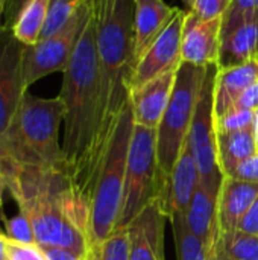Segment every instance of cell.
Returning <instances> with one entry per match:
<instances>
[{
	"label": "cell",
	"instance_id": "6da1fadb",
	"mask_svg": "<svg viewBox=\"0 0 258 260\" xmlns=\"http://www.w3.org/2000/svg\"><path fill=\"white\" fill-rule=\"evenodd\" d=\"M6 187L27 216L40 247L90 251V204L73 189L65 171L40 168L0 169Z\"/></svg>",
	"mask_w": 258,
	"mask_h": 260
},
{
	"label": "cell",
	"instance_id": "7a4b0ae2",
	"mask_svg": "<svg viewBox=\"0 0 258 260\" xmlns=\"http://www.w3.org/2000/svg\"><path fill=\"white\" fill-rule=\"evenodd\" d=\"M134 0H114L109 12L97 24L99 123L81 186V197L91 206V197L105 161L117 123L131 96Z\"/></svg>",
	"mask_w": 258,
	"mask_h": 260
},
{
	"label": "cell",
	"instance_id": "3957f363",
	"mask_svg": "<svg viewBox=\"0 0 258 260\" xmlns=\"http://www.w3.org/2000/svg\"><path fill=\"white\" fill-rule=\"evenodd\" d=\"M96 32L97 24L94 12H91L81 30L73 55L62 72L59 93L65 107L62 137L64 169L79 197L99 123L100 90Z\"/></svg>",
	"mask_w": 258,
	"mask_h": 260
},
{
	"label": "cell",
	"instance_id": "277c9868",
	"mask_svg": "<svg viewBox=\"0 0 258 260\" xmlns=\"http://www.w3.org/2000/svg\"><path fill=\"white\" fill-rule=\"evenodd\" d=\"M65 107L59 96L36 98L26 94L0 142V169H64L59 128Z\"/></svg>",
	"mask_w": 258,
	"mask_h": 260
},
{
	"label": "cell",
	"instance_id": "5b68a950",
	"mask_svg": "<svg viewBox=\"0 0 258 260\" xmlns=\"http://www.w3.org/2000/svg\"><path fill=\"white\" fill-rule=\"evenodd\" d=\"M134 129V117L131 104L125 107L111 145L108 148L105 161L102 165L90 206V251L99 247L116 229L123 186L129 142ZM88 251V253H90Z\"/></svg>",
	"mask_w": 258,
	"mask_h": 260
},
{
	"label": "cell",
	"instance_id": "8992f818",
	"mask_svg": "<svg viewBox=\"0 0 258 260\" xmlns=\"http://www.w3.org/2000/svg\"><path fill=\"white\" fill-rule=\"evenodd\" d=\"M207 70L208 67L184 61L176 70L169 105L157 128V161L163 180L170 177L189 137Z\"/></svg>",
	"mask_w": 258,
	"mask_h": 260
},
{
	"label": "cell",
	"instance_id": "52a82bcc",
	"mask_svg": "<svg viewBox=\"0 0 258 260\" xmlns=\"http://www.w3.org/2000/svg\"><path fill=\"white\" fill-rule=\"evenodd\" d=\"M163 181L157 161V129L134 123L116 229L128 227L144 207L158 198Z\"/></svg>",
	"mask_w": 258,
	"mask_h": 260
},
{
	"label": "cell",
	"instance_id": "ba28073f",
	"mask_svg": "<svg viewBox=\"0 0 258 260\" xmlns=\"http://www.w3.org/2000/svg\"><path fill=\"white\" fill-rule=\"evenodd\" d=\"M219 66H208L187 142L198 165L201 184L219 192L224 175L217 163V143L214 125V79Z\"/></svg>",
	"mask_w": 258,
	"mask_h": 260
},
{
	"label": "cell",
	"instance_id": "9c48e42d",
	"mask_svg": "<svg viewBox=\"0 0 258 260\" xmlns=\"http://www.w3.org/2000/svg\"><path fill=\"white\" fill-rule=\"evenodd\" d=\"M93 12L90 0L79 8L73 18L55 35L41 38L24 49V82L29 88L36 81L55 72H64L76 47L81 30Z\"/></svg>",
	"mask_w": 258,
	"mask_h": 260
},
{
	"label": "cell",
	"instance_id": "30bf717a",
	"mask_svg": "<svg viewBox=\"0 0 258 260\" xmlns=\"http://www.w3.org/2000/svg\"><path fill=\"white\" fill-rule=\"evenodd\" d=\"M24 49L26 46L14 37L11 26H0V142L27 94Z\"/></svg>",
	"mask_w": 258,
	"mask_h": 260
},
{
	"label": "cell",
	"instance_id": "8fae6325",
	"mask_svg": "<svg viewBox=\"0 0 258 260\" xmlns=\"http://www.w3.org/2000/svg\"><path fill=\"white\" fill-rule=\"evenodd\" d=\"M186 14L187 11L181 9L137 62L132 73L131 91L164 73L178 70L182 62L181 43Z\"/></svg>",
	"mask_w": 258,
	"mask_h": 260
},
{
	"label": "cell",
	"instance_id": "7c38bea8",
	"mask_svg": "<svg viewBox=\"0 0 258 260\" xmlns=\"http://www.w3.org/2000/svg\"><path fill=\"white\" fill-rule=\"evenodd\" d=\"M222 17L201 18L187 11L182 27V61L195 66H216L220 53Z\"/></svg>",
	"mask_w": 258,
	"mask_h": 260
},
{
	"label": "cell",
	"instance_id": "4fadbf2b",
	"mask_svg": "<svg viewBox=\"0 0 258 260\" xmlns=\"http://www.w3.org/2000/svg\"><path fill=\"white\" fill-rule=\"evenodd\" d=\"M164 209L160 197L137 215L126 227L129 260H164Z\"/></svg>",
	"mask_w": 258,
	"mask_h": 260
},
{
	"label": "cell",
	"instance_id": "5bb4252c",
	"mask_svg": "<svg viewBox=\"0 0 258 260\" xmlns=\"http://www.w3.org/2000/svg\"><path fill=\"white\" fill-rule=\"evenodd\" d=\"M201 177L198 165L192 154L190 145L186 140L181 154L176 160V165L167 180L163 181L160 201L164 209L166 216L172 215H186L196 187L199 186Z\"/></svg>",
	"mask_w": 258,
	"mask_h": 260
},
{
	"label": "cell",
	"instance_id": "9a60e30c",
	"mask_svg": "<svg viewBox=\"0 0 258 260\" xmlns=\"http://www.w3.org/2000/svg\"><path fill=\"white\" fill-rule=\"evenodd\" d=\"M181 9L164 0H134L132 61L134 67Z\"/></svg>",
	"mask_w": 258,
	"mask_h": 260
},
{
	"label": "cell",
	"instance_id": "2e32d148",
	"mask_svg": "<svg viewBox=\"0 0 258 260\" xmlns=\"http://www.w3.org/2000/svg\"><path fill=\"white\" fill-rule=\"evenodd\" d=\"M258 59V11L222 26L219 67H234Z\"/></svg>",
	"mask_w": 258,
	"mask_h": 260
},
{
	"label": "cell",
	"instance_id": "e0dca14e",
	"mask_svg": "<svg viewBox=\"0 0 258 260\" xmlns=\"http://www.w3.org/2000/svg\"><path fill=\"white\" fill-rule=\"evenodd\" d=\"M176 72L164 73L131 91L129 104L135 125L157 129L169 105Z\"/></svg>",
	"mask_w": 258,
	"mask_h": 260
},
{
	"label": "cell",
	"instance_id": "ac0fdd59",
	"mask_svg": "<svg viewBox=\"0 0 258 260\" xmlns=\"http://www.w3.org/2000/svg\"><path fill=\"white\" fill-rule=\"evenodd\" d=\"M258 197V183L224 177L217 197L219 235L237 230L240 219Z\"/></svg>",
	"mask_w": 258,
	"mask_h": 260
},
{
	"label": "cell",
	"instance_id": "d6986e66",
	"mask_svg": "<svg viewBox=\"0 0 258 260\" xmlns=\"http://www.w3.org/2000/svg\"><path fill=\"white\" fill-rule=\"evenodd\" d=\"M217 197L219 192H214L199 183L186 213V221L190 232L204 244L210 253L216 251L219 241Z\"/></svg>",
	"mask_w": 258,
	"mask_h": 260
},
{
	"label": "cell",
	"instance_id": "ffe728a7",
	"mask_svg": "<svg viewBox=\"0 0 258 260\" xmlns=\"http://www.w3.org/2000/svg\"><path fill=\"white\" fill-rule=\"evenodd\" d=\"M255 82H258V59L234 67H219L214 79V119L230 111L243 91Z\"/></svg>",
	"mask_w": 258,
	"mask_h": 260
},
{
	"label": "cell",
	"instance_id": "44dd1931",
	"mask_svg": "<svg viewBox=\"0 0 258 260\" xmlns=\"http://www.w3.org/2000/svg\"><path fill=\"white\" fill-rule=\"evenodd\" d=\"M217 143V163L224 177L231 172L245 160L258 152L257 140L254 134V125L240 131L216 133Z\"/></svg>",
	"mask_w": 258,
	"mask_h": 260
},
{
	"label": "cell",
	"instance_id": "7402d4cb",
	"mask_svg": "<svg viewBox=\"0 0 258 260\" xmlns=\"http://www.w3.org/2000/svg\"><path fill=\"white\" fill-rule=\"evenodd\" d=\"M50 0H29L21 9L18 18L11 26L14 37L24 46L35 44L47 20Z\"/></svg>",
	"mask_w": 258,
	"mask_h": 260
},
{
	"label": "cell",
	"instance_id": "603a6c76",
	"mask_svg": "<svg viewBox=\"0 0 258 260\" xmlns=\"http://www.w3.org/2000/svg\"><path fill=\"white\" fill-rule=\"evenodd\" d=\"M175 235V244H176V254L178 260H213L214 253H210L204 244L190 232L186 215H172L169 216Z\"/></svg>",
	"mask_w": 258,
	"mask_h": 260
},
{
	"label": "cell",
	"instance_id": "cb8c5ba5",
	"mask_svg": "<svg viewBox=\"0 0 258 260\" xmlns=\"http://www.w3.org/2000/svg\"><path fill=\"white\" fill-rule=\"evenodd\" d=\"M217 248L231 260H258V236L234 230L219 235Z\"/></svg>",
	"mask_w": 258,
	"mask_h": 260
},
{
	"label": "cell",
	"instance_id": "d4e9b609",
	"mask_svg": "<svg viewBox=\"0 0 258 260\" xmlns=\"http://www.w3.org/2000/svg\"><path fill=\"white\" fill-rule=\"evenodd\" d=\"M85 3V0H50L47 20L41 32V38H47L59 32L79 11V8Z\"/></svg>",
	"mask_w": 258,
	"mask_h": 260
},
{
	"label": "cell",
	"instance_id": "484cf974",
	"mask_svg": "<svg viewBox=\"0 0 258 260\" xmlns=\"http://www.w3.org/2000/svg\"><path fill=\"white\" fill-rule=\"evenodd\" d=\"M90 260H129L128 230L116 229L99 247L88 253Z\"/></svg>",
	"mask_w": 258,
	"mask_h": 260
},
{
	"label": "cell",
	"instance_id": "4316f807",
	"mask_svg": "<svg viewBox=\"0 0 258 260\" xmlns=\"http://www.w3.org/2000/svg\"><path fill=\"white\" fill-rule=\"evenodd\" d=\"M255 111L248 110H230L224 116L214 119L216 133H231L240 131L245 128H251L254 125Z\"/></svg>",
	"mask_w": 258,
	"mask_h": 260
},
{
	"label": "cell",
	"instance_id": "83f0119b",
	"mask_svg": "<svg viewBox=\"0 0 258 260\" xmlns=\"http://www.w3.org/2000/svg\"><path fill=\"white\" fill-rule=\"evenodd\" d=\"M5 232L9 241L20 244H36L32 224L27 219V216L21 212H18L15 216L9 219H5Z\"/></svg>",
	"mask_w": 258,
	"mask_h": 260
},
{
	"label": "cell",
	"instance_id": "f1b7e54d",
	"mask_svg": "<svg viewBox=\"0 0 258 260\" xmlns=\"http://www.w3.org/2000/svg\"><path fill=\"white\" fill-rule=\"evenodd\" d=\"M8 260H47L43 248L38 244H20L8 239Z\"/></svg>",
	"mask_w": 258,
	"mask_h": 260
},
{
	"label": "cell",
	"instance_id": "f546056e",
	"mask_svg": "<svg viewBox=\"0 0 258 260\" xmlns=\"http://www.w3.org/2000/svg\"><path fill=\"white\" fill-rule=\"evenodd\" d=\"M255 11H258V0H230V5L222 15V26H227Z\"/></svg>",
	"mask_w": 258,
	"mask_h": 260
},
{
	"label": "cell",
	"instance_id": "4dcf8cb0",
	"mask_svg": "<svg viewBox=\"0 0 258 260\" xmlns=\"http://www.w3.org/2000/svg\"><path fill=\"white\" fill-rule=\"evenodd\" d=\"M228 5L230 0H196V5L192 9V12L201 18L222 17Z\"/></svg>",
	"mask_w": 258,
	"mask_h": 260
},
{
	"label": "cell",
	"instance_id": "1f68e13d",
	"mask_svg": "<svg viewBox=\"0 0 258 260\" xmlns=\"http://www.w3.org/2000/svg\"><path fill=\"white\" fill-rule=\"evenodd\" d=\"M228 177H233L242 181L258 183V152L252 157H249L248 160L242 161Z\"/></svg>",
	"mask_w": 258,
	"mask_h": 260
},
{
	"label": "cell",
	"instance_id": "d6a6232c",
	"mask_svg": "<svg viewBox=\"0 0 258 260\" xmlns=\"http://www.w3.org/2000/svg\"><path fill=\"white\" fill-rule=\"evenodd\" d=\"M237 230L258 236V197L254 200L248 212L243 215V218L240 219Z\"/></svg>",
	"mask_w": 258,
	"mask_h": 260
},
{
	"label": "cell",
	"instance_id": "836d02e7",
	"mask_svg": "<svg viewBox=\"0 0 258 260\" xmlns=\"http://www.w3.org/2000/svg\"><path fill=\"white\" fill-rule=\"evenodd\" d=\"M234 110H248V111H257L258 110V82L252 84L248 90L243 91V94L236 101L233 105ZM231 108V110H233Z\"/></svg>",
	"mask_w": 258,
	"mask_h": 260
},
{
	"label": "cell",
	"instance_id": "e575fe53",
	"mask_svg": "<svg viewBox=\"0 0 258 260\" xmlns=\"http://www.w3.org/2000/svg\"><path fill=\"white\" fill-rule=\"evenodd\" d=\"M47 260H81L87 254H81L65 247H41Z\"/></svg>",
	"mask_w": 258,
	"mask_h": 260
},
{
	"label": "cell",
	"instance_id": "d590c367",
	"mask_svg": "<svg viewBox=\"0 0 258 260\" xmlns=\"http://www.w3.org/2000/svg\"><path fill=\"white\" fill-rule=\"evenodd\" d=\"M27 2H29V0H6L3 23H5L6 26H12V24L15 23V20L18 18L21 9L24 8V5H26Z\"/></svg>",
	"mask_w": 258,
	"mask_h": 260
},
{
	"label": "cell",
	"instance_id": "8d00e7d4",
	"mask_svg": "<svg viewBox=\"0 0 258 260\" xmlns=\"http://www.w3.org/2000/svg\"><path fill=\"white\" fill-rule=\"evenodd\" d=\"M90 3H91L93 12H94V18L99 23L106 17V14L109 12L114 0H90Z\"/></svg>",
	"mask_w": 258,
	"mask_h": 260
},
{
	"label": "cell",
	"instance_id": "74e56055",
	"mask_svg": "<svg viewBox=\"0 0 258 260\" xmlns=\"http://www.w3.org/2000/svg\"><path fill=\"white\" fill-rule=\"evenodd\" d=\"M6 180H5V175L3 172L0 171V210L3 207V195H5V190H6Z\"/></svg>",
	"mask_w": 258,
	"mask_h": 260
},
{
	"label": "cell",
	"instance_id": "f35d334b",
	"mask_svg": "<svg viewBox=\"0 0 258 260\" xmlns=\"http://www.w3.org/2000/svg\"><path fill=\"white\" fill-rule=\"evenodd\" d=\"M5 5H6V0H0V26H3V18H5Z\"/></svg>",
	"mask_w": 258,
	"mask_h": 260
},
{
	"label": "cell",
	"instance_id": "ab89813d",
	"mask_svg": "<svg viewBox=\"0 0 258 260\" xmlns=\"http://www.w3.org/2000/svg\"><path fill=\"white\" fill-rule=\"evenodd\" d=\"M214 260H231V259H228L217 247H216V253H214Z\"/></svg>",
	"mask_w": 258,
	"mask_h": 260
},
{
	"label": "cell",
	"instance_id": "60d3db41",
	"mask_svg": "<svg viewBox=\"0 0 258 260\" xmlns=\"http://www.w3.org/2000/svg\"><path fill=\"white\" fill-rule=\"evenodd\" d=\"M254 134H255V140H257L258 146V110L255 111V119H254Z\"/></svg>",
	"mask_w": 258,
	"mask_h": 260
},
{
	"label": "cell",
	"instance_id": "b9f144b4",
	"mask_svg": "<svg viewBox=\"0 0 258 260\" xmlns=\"http://www.w3.org/2000/svg\"><path fill=\"white\" fill-rule=\"evenodd\" d=\"M186 5H187V8H189V11H192L193 8H195V5H196V0H182Z\"/></svg>",
	"mask_w": 258,
	"mask_h": 260
},
{
	"label": "cell",
	"instance_id": "7bdbcfd3",
	"mask_svg": "<svg viewBox=\"0 0 258 260\" xmlns=\"http://www.w3.org/2000/svg\"><path fill=\"white\" fill-rule=\"evenodd\" d=\"M81 260H90V257H88V254H87V256H84Z\"/></svg>",
	"mask_w": 258,
	"mask_h": 260
},
{
	"label": "cell",
	"instance_id": "ee69618b",
	"mask_svg": "<svg viewBox=\"0 0 258 260\" xmlns=\"http://www.w3.org/2000/svg\"><path fill=\"white\" fill-rule=\"evenodd\" d=\"M213 260H214V257H213Z\"/></svg>",
	"mask_w": 258,
	"mask_h": 260
}]
</instances>
